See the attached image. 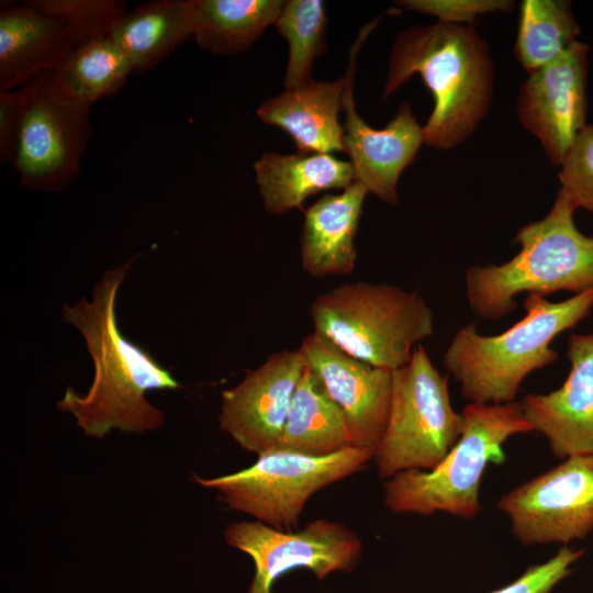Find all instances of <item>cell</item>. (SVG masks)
Listing matches in <instances>:
<instances>
[{
  "label": "cell",
  "instance_id": "6da1fadb",
  "mask_svg": "<svg viewBox=\"0 0 593 593\" xmlns=\"http://www.w3.org/2000/svg\"><path fill=\"white\" fill-rule=\"evenodd\" d=\"M134 258L107 270L96 283L91 300L82 296L63 309L64 320L85 339L94 374L85 394L67 388L56 406L71 414L87 436L98 439L113 429L142 434L160 428L164 414L146 394L181 387L168 369L119 328L118 293Z\"/></svg>",
  "mask_w": 593,
  "mask_h": 593
},
{
  "label": "cell",
  "instance_id": "7a4b0ae2",
  "mask_svg": "<svg viewBox=\"0 0 593 593\" xmlns=\"http://www.w3.org/2000/svg\"><path fill=\"white\" fill-rule=\"evenodd\" d=\"M415 74L434 98L424 143L439 149L460 145L492 103L494 71L485 41L471 25L438 22L405 29L392 46L383 98Z\"/></svg>",
  "mask_w": 593,
  "mask_h": 593
},
{
  "label": "cell",
  "instance_id": "3957f363",
  "mask_svg": "<svg viewBox=\"0 0 593 593\" xmlns=\"http://www.w3.org/2000/svg\"><path fill=\"white\" fill-rule=\"evenodd\" d=\"M524 309L525 315L501 334L482 335L469 323L448 344L443 365L469 403L515 402L525 378L558 359L551 342L590 314L593 288L560 302L527 294Z\"/></svg>",
  "mask_w": 593,
  "mask_h": 593
},
{
  "label": "cell",
  "instance_id": "277c9868",
  "mask_svg": "<svg viewBox=\"0 0 593 593\" xmlns=\"http://www.w3.org/2000/svg\"><path fill=\"white\" fill-rule=\"evenodd\" d=\"M574 211L559 190L546 216L517 231L519 250L513 258L466 270V298L477 316L496 321L511 314L515 296L524 292L546 296L593 288V236L577 228Z\"/></svg>",
  "mask_w": 593,
  "mask_h": 593
},
{
  "label": "cell",
  "instance_id": "5b68a950",
  "mask_svg": "<svg viewBox=\"0 0 593 593\" xmlns=\"http://www.w3.org/2000/svg\"><path fill=\"white\" fill-rule=\"evenodd\" d=\"M461 415L460 438L435 469L402 471L385 480L383 502L388 510L422 516L441 512L461 519L481 513L479 491L488 465H502L505 441L533 428L517 401L468 403Z\"/></svg>",
  "mask_w": 593,
  "mask_h": 593
},
{
  "label": "cell",
  "instance_id": "8992f818",
  "mask_svg": "<svg viewBox=\"0 0 593 593\" xmlns=\"http://www.w3.org/2000/svg\"><path fill=\"white\" fill-rule=\"evenodd\" d=\"M315 333L346 354L394 371L434 333V316L415 291L365 281L338 286L310 306Z\"/></svg>",
  "mask_w": 593,
  "mask_h": 593
},
{
  "label": "cell",
  "instance_id": "52a82bcc",
  "mask_svg": "<svg viewBox=\"0 0 593 593\" xmlns=\"http://www.w3.org/2000/svg\"><path fill=\"white\" fill-rule=\"evenodd\" d=\"M461 432L462 415L451 405L448 378L416 346L410 361L392 371L389 416L373 456L379 477L435 469Z\"/></svg>",
  "mask_w": 593,
  "mask_h": 593
},
{
  "label": "cell",
  "instance_id": "ba28073f",
  "mask_svg": "<svg viewBox=\"0 0 593 593\" xmlns=\"http://www.w3.org/2000/svg\"><path fill=\"white\" fill-rule=\"evenodd\" d=\"M373 456L374 449L360 447L325 457L276 448L258 455L243 470L215 478L194 475V481L216 490L231 510L278 530L293 532L313 494L362 470Z\"/></svg>",
  "mask_w": 593,
  "mask_h": 593
},
{
  "label": "cell",
  "instance_id": "9c48e42d",
  "mask_svg": "<svg viewBox=\"0 0 593 593\" xmlns=\"http://www.w3.org/2000/svg\"><path fill=\"white\" fill-rule=\"evenodd\" d=\"M25 103L11 161L23 187L47 192L68 188L92 136L91 104L76 96L59 69L22 86Z\"/></svg>",
  "mask_w": 593,
  "mask_h": 593
},
{
  "label": "cell",
  "instance_id": "30bf717a",
  "mask_svg": "<svg viewBox=\"0 0 593 593\" xmlns=\"http://www.w3.org/2000/svg\"><path fill=\"white\" fill-rule=\"evenodd\" d=\"M523 546L561 544L593 530V455L570 456L502 495L496 504Z\"/></svg>",
  "mask_w": 593,
  "mask_h": 593
},
{
  "label": "cell",
  "instance_id": "8fae6325",
  "mask_svg": "<svg viewBox=\"0 0 593 593\" xmlns=\"http://www.w3.org/2000/svg\"><path fill=\"white\" fill-rule=\"evenodd\" d=\"M226 542L248 555L255 573L248 593H273L275 582L295 569L318 580L334 572H351L362 555L359 536L340 522L318 518L298 532H282L258 521L225 528Z\"/></svg>",
  "mask_w": 593,
  "mask_h": 593
},
{
  "label": "cell",
  "instance_id": "7c38bea8",
  "mask_svg": "<svg viewBox=\"0 0 593 593\" xmlns=\"http://www.w3.org/2000/svg\"><path fill=\"white\" fill-rule=\"evenodd\" d=\"M377 23L372 21L359 32L350 51L343 102L344 143L355 180L381 201L393 205L399 200V178L424 143V131L407 102L402 103L389 124L379 130L369 126L356 111L353 94L355 64L361 44Z\"/></svg>",
  "mask_w": 593,
  "mask_h": 593
},
{
  "label": "cell",
  "instance_id": "4fadbf2b",
  "mask_svg": "<svg viewBox=\"0 0 593 593\" xmlns=\"http://www.w3.org/2000/svg\"><path fill=\"white\" fill-rule=\"evenodd\" d=\"M589 46L575 41L560 57L530 72L517 98V115L551 164L560 166L586 125Z\"/></svg>",
  "mask_w": 593,
  "mask_h": 593
},
{
  "label": "cell",
  "instance_id": "5bb4252c",
  "mask_svg": "<svg viewBox=\"0 0 593 593\" xmlns=\"http://www.w3.org/2000/svg\"><path fill=\"white\" fill-rule=\"evenodd\" d=\"M300 349L280 350L222 392L220 426L246 451L278 447L291 401L305 369Z\"/></svg>",
  "mask_w": 593,
  "mask_h": 593
},
{
  "label": "cell",
  "instance_id": "9a60e30c",
  "mask_svg": "<svg viewBox=\"0 0 593 593\" xmlns=\"http://www.w3.org/2000/svg\"><path fill=\"white\" fill-rule=\"evenodd\" d=\"M299 349L344 413L353 446L376 451L389 416L392 371L356 359L315 332Z\"/></svg>",
  "mask_w": 593,
  "mask_h": 593
},
{
  "label": "cell",
  "instance_id": "2e32d148",
  "mask_svg": "<svg viewBox=\"0 0 593 593\" xmlns=\"http://www.w3.org/2000/svg\"><path fill=\"white\" fill-rule=\"evenodd\" d=\"M567 357L571 369L560 388L519 401L533 432L561 459L593 455V333L572 334Z\"/></svg>",
  "mask_w": 593,
  "mask_h": 593
},
{
  "label": "cell",
  "instance_id": "e0dca14e",
  "mask_svg": "<svg viewBox=\"0 0 593 593\" xmlns=\"http://www.w3.org/2000/svg\"><path fill=\"white\" fill-rule=\"evenodd\" d=\"M76 46L74 33L60 20L30 1L4 2L0 11V92L59 69Z\"/></svg>",
  "mask_w": 593,
  "mask_h": 593
},
{
  "label": "cell",
  "instance_id": "ac0fdd59",
  "mask_svg": "<svg viewBox=\"0 0 593 593\" xmlns=\"http://www.w3.org/2000/svg\"><path fill=\"white\" fill-rule=\"evenodd\" d=\"M345 88L346 77L335 81L311 80L266 100L257 115L288 133L299 153H346L344 127L338 120Z\"/></svg>",
  "mask_w": 593,
  "mask_h": 593
},
{
  "label": "cell",
  "instance_id": "d6986e66",
  "mask_svg": "<svg viewBox=\"0 0 593 593\" xmlns=\"http://www.w3.org/2000/svg\"><path fill=\"white\" fill-rule=\"evenodd\" d=\"M367 193L355 180L339 194H325L305 210L300 247L306 273L324 278L354 271L355 238Z\"/></svg>",
  "mask_w": 593,
  "mask_h": 593
},
{
  "label": "cell",
  "instance_id": "ffe728a7",
  "mask_svg": "<svg viewBox=\"0 0 593 593\" xmlns=\"http://www.w3.org/2000/svg\"><path fill=\"white\" fill-rule=\"evenodd\" d=\"M254 168L264 206L273 214L300 209L309 197L332 189L344 190L355 181L351 163L333 154L269 152Z\"/></svg>",
  "mask_w": 593,
  "mask_h": 593
},
{
  "label": "cell",
  "instance_id": "44dd1931",
  "mask_svg": "<svg viewBox=\"0 0 593 593\" xmlns=\"http://www.w3.org/2000/svg\"><path fill=\"white\" fill-rule=\"evenodd\" d=\"M110 36L136 71L150 70L192 36V0L141 3L122 15Z\"/></svg>",
  "mask_w": 593,
  "mask_h": 593
},
{
  "label": "cell",
  "instance_id": "7402d4cb",
  "mask_svg": "<svg viewBox=\"0 0 593 593\" xmlns=\"http://www.w3.org/2000/svg\"><path fill=\"white\" fill-rule=\"evenodd\" d=\"M354 447L346 417L305 366L277 448L325 457Z\"/></svg>",
  "mask_w": 593,
  "mask_h": 593
},
{
  "label": "cell",
  "instance_id": "603a6c76",
  "mask_svg": "<svg viewBox=\"0 0 593 593\" xmlns=\"http://www.w3.org/2000/svg\"><path fill=\"white\" fill-rule=\"evenodd\" d=\"M281 0H192V37L214 55L249 48L279 16Z\"/></svg>",
  "mask_w": 593,
  "mask_h": 593
},
{
  "label": "cell",
  "instance_id": "cb8c5ba5",
  "mask_svg": "<svg viewBox=\"0 0 593 593\" xmlns=\"http://www.w3.org/2000/svg\"><path fill=\"white\" fill-rule=\"evenodd\" d=\"M580 29L569 1L524 0L521 4L515 55L530 74L560 57Z\"/></svg>",
  "mask_w": 593,
  "mask_h": 593
},
{
  "label": "cell",
  "instance_id": "d4e9b609",
  "mask_svg": "<svg viewBox=\"0 0 593 593\" xmlns=\"http://www.w3.org/2000/svg\"><path fill=\"white\" fill-rule=\"evenodd\" d=\"M59 71L70 90L92 104L119 91L135 69L118 43L104 35L77 45Z\"/></svg>",
  "mask_w": 593,
  "mask_h": 593
},
{
  "label": "cell",
  "instance_id": "484cf974",
  "mask_svg": "<svg viewBox=\"0 0 593 593\" xmlns=\"http://www.w3.org/2000/svg\"><path fill=\"white\" fill-rule=\"evenodd\" d=\"M273 25L289 44L286 89L313 80L314 61L326 51L324 3L318 0L284 1Z\"/></svg>",
  "mask_w": 593,
  "mask_h": 593
},
{
  "label": "cell",
  "instance_id": "4316f807",
  "mask_svg": "<svg viewBox=\"0 0 593 593\" xmlns=\"http://www.w3.org/2000/svg\"><path fill=\"white\" fill-rule=\"evenodd\" d=\"M44 13L64 22L74 33L77 45L110 35L127 11L121 0H31Z\"/></svg>",
  "mask_w": 593,
  "mask_h": 593
},
{
  "label": "cell",
  "instance_id": "83f0119b",
  "mask_svg": "<svg viewBox=\"0 0 593 593\" xmlns=\"http://www.w3.org/2000/svg\"><path fill=\"white\" fill-rule=\"evenodd\" d=\"M560 167V190L575 209L593 213V125L580 131Z\"/></svg>",
  "mask_w": 593,
  "mask_h": 593
},
{
  "label": "cell",
  "instance_id": "f1b7e54d",
  "mask_svg": "<svg viewBox=\"0 0 593 593\" xmlns=\"http://www.w3.org/2000/svg\"><path fill=\"white\" fill-rule=\"evenodd\" d=\"M582 555V549L562 546L547 561L529 567L515 581L490 593H549L571 573L572 564Z\"/></svg>",
  "mask_w": 593,
  "mask_h": 593
},
{
  "label": "cell",
  "instance_id": "f546056e",
  "mask_svg": "<svg viewBox=\"0 0 593 593\" xmlns=\"http://www.w3.org/2000/svg\"><path fill=\"white\" fill-rule=\"evenodd\" d=\"M409 10L434 15L438 22L465 25L490 12H507L514 2L507 0H404L396 2Z\"/></svg>",
  "mask_w": 593,
  "mask_h": 593
},
{
  "label": "cell",
  "instance_id": "4dcf8cb0",
  "mask_svg": "<svg viewBox=\"0 0 593 593\" xmlns=\"http://www.w3.org/2000/svg\"><path fill=\"white\" fill-rule=\"evenodd\" d=\"M25 103L23 87L0 92V161L11 164Z\"/></svg>",
  "mask_w": 593,
  "mask_h": 593
}]
</instances>
